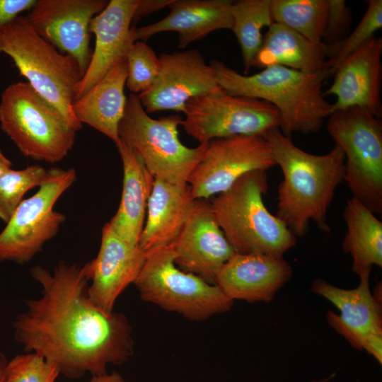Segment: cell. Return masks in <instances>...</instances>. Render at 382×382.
<instances>
[{"label": "cell", "mask_w": 382, "mask_h": 382, "mask_svg": "<svg viewBox=\"0 0 382 382\" xmlns=\"http://www.w3.org/2000/svg\"><path fill=\"white\" fill-rule=\"evenodd\" d=\"M381 54L382 38L374 35L333 70L325 93L336 97L332 111L358 107L381 117Z\"/></svg>", "instance_id": "cell-18"}, {"label": "cell", "mask_w": 382, "mask_h": 382, "mask_svg": "<svg viewBox=\"0 0 382 382\" xmlns=\"http://www.w3.org/2000/svg\"><path fill=\"white\" fill-rule=\"evenodd\" d=\"M366 350L376 360L382 364V332L371 335L365 340L362 350Z\"/></svg>", "instance_id": "cell-36"}, {"label": "cell", "mask_w": 382, "mask_h": 382, "mask_svg": "<svg viewBox=\"0 0 382 382\" xmlns=\"http://www.w3.org/2000/svg\"><path fill=\"white\" fill-rule=\"evenodd\" d=\"M327 13L328 0H271L274 23L316 44L323 42Z\"/></svg>", "instance_id": "cell-28"}, {"label": "cell", "mask_w": 382, "mask_h": 382, "mask_svg": "<svg viewBox=\"0 0 382 382\" xmlns=\"http://www.w3.org/2000/svg\"><path fill=\"white\" fill-rule=\"evenodd\" d=\"M105 0H37L25 16L33 30L86 71L91 53L90 23L107 6Z\"/></svg>", "instance_id": "cell-13"}, {"label": "cell", "mask_w": 382, "mask_h": 382, "mask_svg": "<svg viewBox=\"0 0 382 382\" xmlns=\"http://www.w3.org/2000/svg\"><path fill=\"white\" fill-rule=\"evenodd\" d=\"M159 59L157 78L149 89L138 94L146 113L184 112L190 100L221 88L212 66L196 50L162 53Z\"/></svg>", "instance_id": "cell-14"}, {"label": "cell", "mask_w": 382, "mask_h": 382, "mask_svg": "<svg viewBox=\"0 0 382 382\" xmlns=\"http://www.w3.org/2000/svg\"><path fill=\"white\" fill-rule=\"evenodd\" d=\"M351 11L344 0H328V13L323 42L333 45L344 37L352 21Z\"/></svg>", "instance_id": "cell-33"}, {"label": "cell", "mask_w": 382, "mask_h": 382, "mask_svg": "<svg viewBox=\"0 0 382 382\" xmlns=\"http://www.w3.org/2000/svg\"><path fill=\"white\" fill-rule=\"evenodd\" d=\"M194 200L188 184L175 185L154 179L138 244L146 256L174 242Z\"/></svg>", "instance_id": "cell-22"}, {"label": "cell", "mask_w": 382, "mask_h": 382, "mask_svg": "<svg viewBox=\"0 0 382 382\" xmlns=\"http://www.w3.org/2000/svg\"><path fill=\"white\" fill-rule=\"evenodd\" d=\"M263 137L283 175L277 187L275 215L296 238L307 233L311 221L321 231H330L327 213L345 173L342 149L335 144L326 154L308 153L279 127L271 129Z\"/></svg>", "instance_id": "cell-2"}, {"label": "cell", "mask_w": 382, "mask_h": 382, "mask_svg": "<svg viewBox=\"0 0 382 382\" xmlns=\"http://www.w3.org/2000/svg\"><path fill=\"white\" fill-rule=\"evenodd\" d=\"M170 246L178 268L212 284L221 267L236 253L214 219L209 199L194 200Z\"/></svg>", "instance_id": "cell-15"}, {"label": "cell", "mask_w": 382, "mask_h": 382, "mask_svg": "<svg viewBox=\"0 0 382 382\" xmlns=\"http://www.w3.org/2000/svg\"><path fill=\"white\" fill-rule=\"evenodd\" d=\"M51 175L40 165L21 170L11 169L0 177V219L7 223L30 189L40 187Z\"/></svg>", "instance_id": "cell-29"}, {"label": "cell", "mask_w": 382, "mask_h": 382, "mask_svg": "<svg viewBox=\"0 0 382 382\" xmlns=\"http://www.w3.org/2000/svg\"><path fill=\"white\" fill-rule=\"evenodd\" d=\"M232 28L240 45L245 73L253 66L262 45V30L274 22L271 15V0H240L233 1Z\"/></svg>", "instance_id": "cell-27"}, {"label": "cell", "mask_w": 382, "mask_h": 382, "mask_svg": "<svg viewBox=\"0 0 382 382\" xmlns=\"http://www.w3.org/2000/svg\"><path fill=\"white\" fill-rule=\"evenodd\" d=\"M327 60L325 43H313L290 28L273 23L263 35L253 66L264 69L278 65L314 74L329 67Z\"/></svg>", "instance_id": "cell-25"}, {"label": "cell", "mask_w": 382, "mask_h": 382, "mask_svg": "<svg viewBox=\"0 0 382 382\" xmlns=\"http://www.w3.org/2000/svg\"><path fill=\"white\" fill-rule=\"evenodd\" d=\"M173 0H139L133 16V21L149 16L165 7H168ZM132 21V22H133Z\"/></svg>", "instance_id": "cell-35"}, {"label": "cell", "mask_w": 382, "mask_h": 382, "mask_svg": "<svg viewBox=\"0 0 382 382\" xmlns=\"http://www.w3.org/2000/svg\"><path fill=\"white\" fill-rule=\"evenodd\" d=\"M134 284L143 301L192 321L226 313L233 305L216 284L178 268L170 245L146 256Z\"/></svg>", "instance_id": "cell-8"}, {"label": "cell", "mask_w": 382, "mask_h": 382, "mask_svg": "<svg viewBox=\"0 0 382 382\" xmlns=\"http://www.w3.org/2000/svg\"><path fill=\"white\" fill-rule=\"evenodd\" d=\"M209 64L219 86L229 94L257 98L274 106L280 115L279 128L287 137L318 132L332 112V104L322 91L324 81L332 75L329 67L307 74L274 65L243 75L217 59Z\"/></svg>", "instance_id": "cell-3"}, {"label": "cell", "mask_w": 382, "mask_h": 382, "mask_svg": "<svg viewBox=\"0 0 382 382\" xmlns=\"http://www.w3.org/2000/svg\"><path fill=\"white\" fill-rule=\"evenodd\" d=\"M116 146L123 167L122 192L119 207L108 224L125 241L139 245L155 178L134 149L122 141Z\"/></svg>", "instance_id": "cell-24"}, {"label": "cell", "mask_w": 382, "mask_h": 382, "mask_svg": "<svg viewBox=\"0 0 382 382\" xmlns=\"http://www.w3.org/2000/svg\"><path fill=\"white\" fill-rule=\"evenodd\" d=\"M268 189L266 170H253L214 196V219L236 253L283 257L296 244V237L265 205Z\"/></svg>", "instance_id": "cell-4"}, {"label": "cell", "mask_w": 382, "mask_h": 382, "mask_svg": "<svg viewBox=\"0 0 382 382\" xmlns=\"http://www.w3.org/2000/svg\"><path fill=\"white\" fill-rule=\"evenodd\" d=\"M183 118L178 115L151 117L144 109L138 94L127 98L119 123L120 141L134 149L154 178L175 185L188 184V179L202 160L207 143L190 148L178 136Z\"/></svg>", "instance_id": "cell-7"}, {"label": "cell", "mask_w": 382, "mask_h": 382, "mask_svg": "<svg viewBox=\"0 0 382 382\" xmlns=\"http://www.w3.org/2000/svg\"><path fill=\"white\" fill-rule=\"evenodd\" d=\"M262 136H234L208 142L206 151L188 179L194 199H209L228 190L239 178L275 166Z\"/></svg>", "instance_id": "cell-12"}, {"label": "cell", "mask_w": 382, "mask_h": 382, "mask_svg": "<svg viewBox=\"0 0 382 382\" xmlns=\"http://www.w3.org/2000/svg\"><path fill=\"white\" fill-rule=\"evenodd\" d=\"M183 113L185 131L199 144L234 136L263 137L280 125L279 112L270 103L231 95L221 88L190 100Z\"/></svg>", "instance_id": "cell-10"}, {"label": "cell", "mask_w": 382, "mask_h": 382, "mask_svg": "<svg viewBox=\"0 0 382 382\" xmlns=\"http://www.w3.org/2000/svg\"><path fill=\"white\" fill-rule=\"evenodd\" d=\"M292 275L283 257L235 253L219 271L216 284L233 301L270 302Z\"/></svg>", "instance_id": "cell-19"}, {"label": "cell", "mask_w": 382, "mask_h": 382, "mask_svg": "<svg viewBox=\"0 0 382 382\" xmlns=\"http://www.w3.org/2000/svg\"><path fill=\"white\" fill-rule=\"evenodd\" d=\"M59 371L35 352L18 354L8 361L9 382H55Z\"/></svg>", "instance_id": "cell-32"}, {"label": "cell", "mask_w": 382, "mask_h": 382, "mask_svg": "<svg viewBox=\"0 0 382 382\" xmlns=\"http://www.w3.org/2000/svg\"><path fill=\"white\" fill-rule=\"evenodd\" d=\"M50 169L49 179L22 201L0 233V261L29 262L64 222L65 216L54 207L76 181V173L74 168Z\"/></svg>", "instance_id": "cell-11"}, {"label": "cell", "mask_w": 382, "mask_h": 382, "mask_svg": "<svg viewBox=\"0 0 382 382\" xmlns=\"http://www.w3.org/2000/svg\"><path fill=\"white\" fill-rule=\"evenodd\" d=\"M37 0H0V30L25 11L30 10Z\"/></svg>", "instance_id": "cell-34"}, {"label": "cell", "mask_w": 382, "mask_h": 382, "mask_svg": "<svg viewBox=\"0 0 382 382\" xmlns=\"http://www.w3.org/2000/svg\"><path fill=\"white\" fill-rule=\"evenodd\" d=\"M12 162L3 154L0 149V177L12 169Z\"/></svg>", "instance_id": "cell-39"}, {"label": "cell", "mask_w": 382, "mask_h": 382, "mask_svg": "<svg viewBox=\"0 0 382 382\" xmlns=\"http://www.w3.org/2000/svg\"><path fill=\"white\" fill-rule=\"evenodd\" d=\"M8 361L5 355L0 352V382H9L7 376Z\"/></svg>", "instance_id": "cell-38"}, {"label": "cell", "mask_w": 382, "mask_h": 382, "mask_svg": "<svg viewBox=\"0 0 382 382\" xmlns=\"http://www.w3.org/2000/svg\"><path fill=\"white\" fill-rule=\"evenodd\" d=\"M327 130L345 154L344 180L352 197L374 214L382 213V124L369 111L352 107L333 110Z\"/></svg>", "instance_id": "cell-9"}, {"label": "cell", "mask_w": 382, "mask_h": 382, "mask_svg": "<svg viewBox=\"0 0 382 382\" xmlns=\"http://www.w3.org/2000/svg\"><path fill=\"white\" fill-rule=\"evenodd\" d=\"M41 296L25 301L26 311L13 321L16 340L70 379L108 373L134 354L132 327L122 313H107L88 294L90 262H59L53 272L41 266L30 270Z\"/></svg>", "instance_id": "cell-1"}, {"label": "cell", "mask_w": 382, "mask_h": 382, "mask_svg": "<svg viewBox=\"0 0 382 382\" xmlns=\"http://www.w3.org/2000/svg\"><path fill=\"white\" fill-rule=\"evenodd\" d=\"M145 260L146 255L139 245L125 241L106 223L98 255L90 261L91 301L103 311L112 313L117 298L134 283Z\"/></svg>", "instance_id": "cell-16"}, {"label": "cell", "mask_w": 382, "mask_h": 382, "mask_svg": "<svg viewBox=\"0 0 382 382\" xmlns=\"http://www.w3.org/2000/svg\"><path fill=\"white\" fill-rule=\"evenodd\" d=\"M89 382H126L123 376L117 371L92 376Z\"/></svg>", "instance_id": "cell-37"}, {"label": "cell", "mask_w": 382, "mask_h": 382, "mask_svg": "<svg viewBox=\"0 0 382 382\" xmlns=\"http://www.w3.org/2000/svg\"><path fill=\"white\" fill-rule=\"evenodd\" d=\"M347 231L342 248L352 258V271L359 275L382 266V222L358 199H348L344 210Z\"/></svg>", "instance_id": "cell-26"}, {"label": "cell", "mask_w": 382, "mask_h": 382, "mask_svg": "<svg viewBox=\"0 0 382 382\" xmlns=\"http://www.w3.org/2000/svg\"><path fill=\"white\" fill-rule=\"evenodd\" d=\"M232 4L230 0H173L168 6L170 13L166 17L145 26L133 27L134 42H145L162 32H175L178 47L185 48L217 30H231Z\"/></svg>", "instance_id": "cell-21"}, {"label": "cell", "mask_w": 382, "mask_h": 382, "mask_svg": "<svg viewBox=\"0 0 382 382\" xmlns=\"http://www.w3.org/2000/svg\"><path fill=\"white\" fill-rule=\"evenodd\" d=\"M0 125L24 156L51 163L67 156L77 132L27 81L11 83L3 91Z\"/></svg>", "instance_id": "cell-6"}, {"label": "cell", "mask_w": 382, "mask_h": 382, "mask_svg": "<svg viewBox=\"0 0 382 382\" xmlns=\"http://www.w3.org/2000/svg\"><path fill=\"white\" fill-rule=\"evenodd\" d=\"M335 374L334 373L327 377L321 378L320 379H313L308 382H330L331 380H332L335 378Z\"/></svg>", "instance_id": "cell-40"}, {"label": "cell", "mask_w": 382, "mask_h": 382, "mask_svg": "<svg viewBox=\"0 0 382 382\" xmlns=\"http://www.w3.org/2000/svg\"><path fill=\"white\" fill-rule=\"evenodd\" d=\"M382 27V1L369 0L366 11L354 30L342 40L328 46L327 64L333 70L359 49Z\"/></svg>", "instance_id": "cell-30"}, {"label": "cell", "mask_w": 382, "mask_h": 382, "mask_svg": "<svg viewBox=\"0 0 382 382\" xmlns=\"http://www.w3.org/2000/svg\"><path fill=\"white\" fill-rule=\"evenodd\" d=\"M139 0H111L91 21L95 35L93 52L80 81L76 100L96 84L120 59L126 57L134 42L133 16Z\"/></svg>", "instance_id": "cell-20"}, {"label": "cell", "mask_w": 382, "mask_h": 382, "mask_svg": "<svg viewBox=\"0 0 382 382\" xmlns=\"http://www.w3.org/2000/svg\"><path fill=\"white\" fill-rule=\"evenodd\" d=\"M127 78V60L124 57L72 105L73 112L81 124L96 129L115 145L121 141L118 127L126 107L127 98L124 88Z\"/></svg>", "instance_id": "cell-23"}, {"label": "cell", "mask_w": 382, "mask_h": 382, "mask_svg": "<svg viewBox=\"0 0 382 382\" xmlns=\"http://www.w3.org/2000/svg\"><path fill=\"white\" fill-rule=\"evenodd\" d=\"M126 86L132 93L149 89L161 70V61L153 49L144 41H135L127 57Z\"/></svg>", "instance_id": "cell-31"}, {"label": "cell", "mask_w": 382, "mask_h": 382, "mask_svg": "<svg viewBox=\"0 0 382 382\" xmlns=\"http://www.w3.org/2000/svg\"><path fill=\"white\" fill-rule=\"evenodd\" d=\"M1 54L11 58L32 88L56 108L74 129L82 128L72 105L83 72L73 57L41 37L25 16H19L0 30Z\"/></svg>", "instance_id": "cell-5"}, {"label": "cell", "mask_w": 382, "mask_h": 382, "mask_svg": "<svg viewBox=\"0 0 382 382\" xmlns=\"http://www.w3.org/2000/svg\"><path fill=\"white\" fill-rule=\"evenodd\" d=\"M370 271L361 273L357 287L345 289L321 278L315 279L311 291L330 301L340 311H328V324L354 349L361 351L371 335L382 332V306L370 290Z\"/></svg>", "instance_id": "cell-17"}]
</instances>
